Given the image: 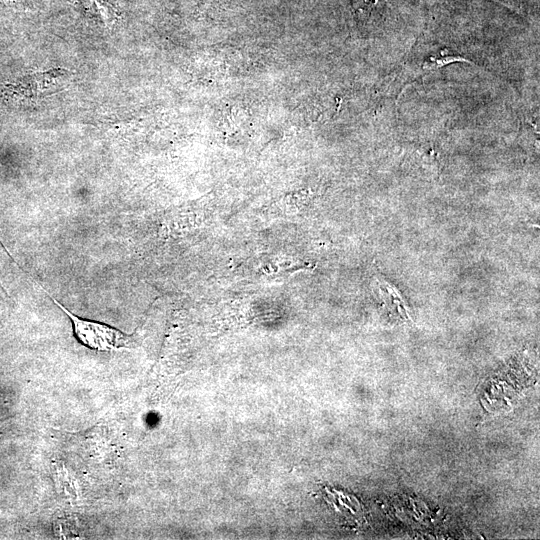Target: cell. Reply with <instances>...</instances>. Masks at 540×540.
<instances>
[{"label": "cell", "mask_w": 540, "mask_h": 540, "mask_svg": "<svg viewBox=\"0 0 540 540\" xmlns=\"http://www.w3.org/2000/svg\"><path fill=\"white\" fill-rule=\"evenodd\" d=\"M351 3L357 12H368L377 3V0H351Z\"/></svg>", "instance_id": "cell-2"}, {"label": "cell", "mask_w": 540, "mask_h": 540, "mask_svg": "<svg viewBox=\"0 0 540 540\" xmlns=\"http://www.w3.org/2000/svg\"><path fill=\"white\" fill-rule=\"evenodd\" d=\"M43 292L69 318L75 339L84 347L100 352L126 349L132 345V337L118 328L103 322L82 318L64 307L44 288Z\"/></svg>", "instance_id": "cell-1"}]
</instances>
